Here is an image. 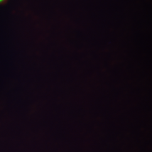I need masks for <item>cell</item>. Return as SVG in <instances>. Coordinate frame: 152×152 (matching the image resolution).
<instances>
[{"label":"cell","instance_id":"1","mask_svg":"<svg viewBox=\"0 0 152 152\" xmlns=\"http://www.w3.org/2000/svg\"><path fill=\"white\" fill-rule=\"evenodd\" d=\"M8 1V0H0V5H4Z\"/></svg>","mask_w":152,"mask_h":152}]
</instances>
